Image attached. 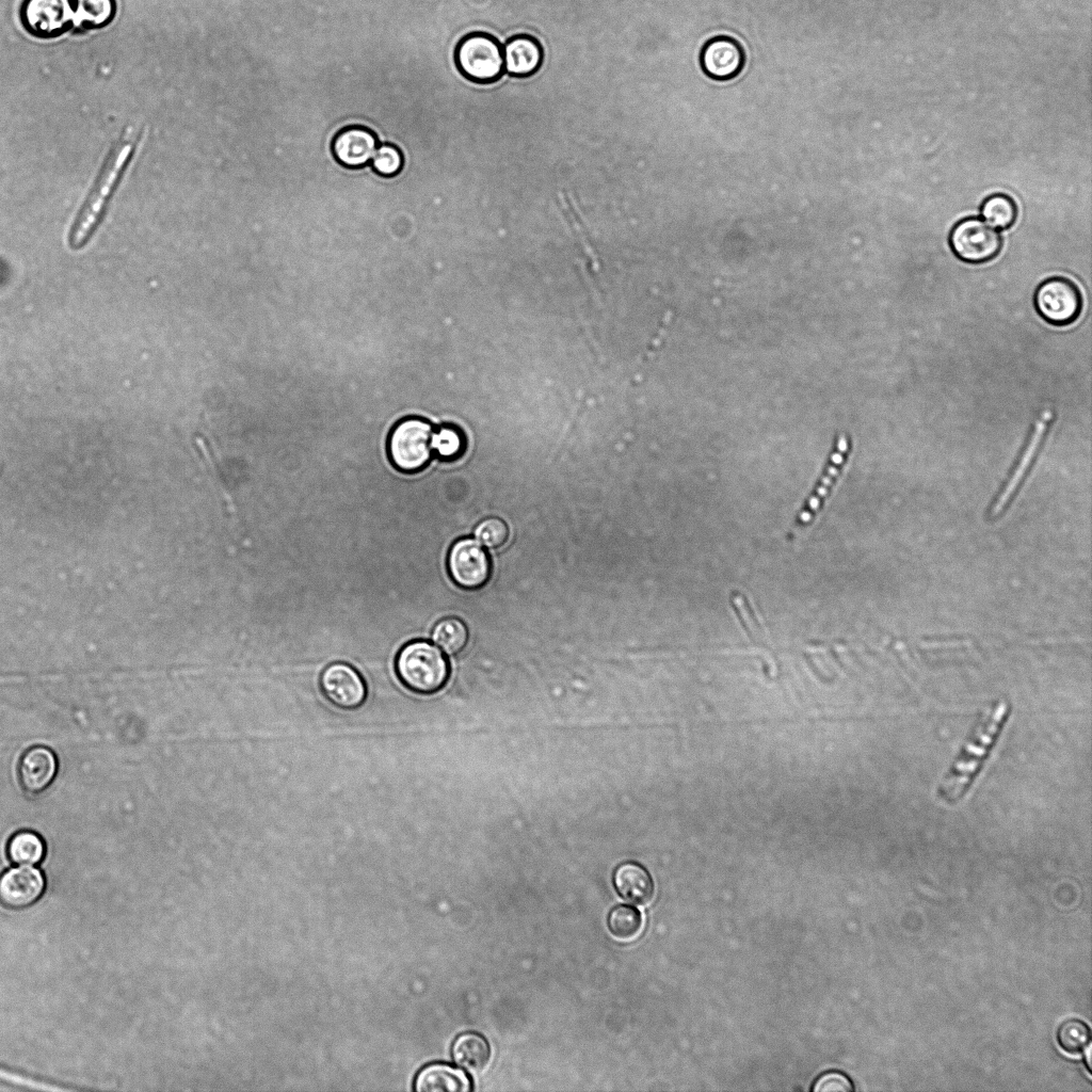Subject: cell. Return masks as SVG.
Here are the masks:
<instances>
[{"label": "cell", "mask_w": 1092, "mask_h": 1092, "mask_svg": "<svg viewBox=\"0 0 1092 1092\" xmlns=\"http://www.w3.org/2000/svg\"><path fill=\"white\" fill-rule=\"evenodd\" d=\"M134 146L135 133L133 128L127 127L109 151L70 226L67 242L71 250L83 247L97 228L122 174L130 161Z\"/></svg>", "instance_id": "1"}, {"label": "cell", "mask_w": 1092, "mask_h": 1092, "mask_svg": "<svg viewBox=\"0 0 1092 1092\" xmlns=\"http://www.w3.org/2000/svg\"><path fill=\"white\" fill-rule=\"evenodd\" d=\"M1008 711L1007 702L1000 701L978 725L958 759L941 782L937 790L941 800L946 803H954L965 793L994 742Z\"/></svg>", "instance_id": "2"}, {"label": "cell", "mask_w": 1092, "mask_h": 1092, "mask_svg": "<svg viewBox=\"0 0 1092 1092\" xmlns=\"http://www.w3.org/2000/svg\"><path fill=\"white\" fill-rule=\"evenodd\" d=\"M395 672L400 682L412 692L432 694L445 687L450 668L435 645L425 640H414L398 652Z\"/></svg>", "instance_id": "3"}, {"label": "cell", "mask_w": 1092, "mask_h": 1092, "mask_svg": "<svg viewBox=\"0 0 1092 1092\" xmlns=\"http://www.w3.org/2000/svg\"><path fill=\"white\" fill-rule=\"evenodd\" d=\"M435 429L420 417H406L398 421L387 438L390 463L406 473L423 469L433 455L432 439Z\"/></svg>", "instance_id": "4"}, {"label": "cell", "mask_w": 1092, "mask_h": 1092, "mask_svg": "<svg viewBox=\"0 0 1092 1092\" xmlns=\"http://www.w3.org/2000/svg\"><path fill=\"white\" fill-rule=\"evenodd\" d=\"M459 71L476 83L498 81L504 71L500 43L485 32H471L463 36L454 49Z\"/></svg>", "instance_id": "5"}, {"label": "cell", "mask_w": 1092, "mask_h": 1092, "mask_svg": "<svg viewBox=\"0 0 1092 1092\" xmlns=\"http://www.w3.org/2000/svg\"><path fill=\"white\" fill-rule=\"evenodd\" d=\"M953 254L966 263L979 264L994 259L1002 247L1000 234L976 216L959 221L949 235Z\"/></svg>", "instance_id": "6"}, {"label": "cell", "mask_w": 1092, "mask_h": 1092, "mask_svg": "<svg viewBox=\"0 0 1092 1092\" xmlns=\"http://www.w3.org/2000/svg\"><path fill=\"white\" fill-rule=\"evenodd\" d=\"M23 30L37 39L61 37L74 27V0H22L18 11Z\"/></svg>", "instance_id": "7"}, {"label": "cell", "mask_w": 1092, "mask_h": 1092, "mask_svg": "<svg viewBox=\"0 0 1092 1092\" xmlns=\"http://www.w3.org/2000/svg\"><path fill=\"white\" fill-rule=\"evenodd\" d=\"M1033 304L1037 312L1047 323L1065 326L1079 317L1082 296L1072 280L1062 276H1054L1038 286Z\"/></svg>", "instance_id": "8"}, {"label": "cell", "mask_w": 1092, "mask_h": 1092, "mask_svg": "<svg viewBox=\"0 0 1092 1092\" xmlns=\"http://www.w3.org/2000/svg\"><path fill=\"white\" fill-rule=\"evenodd\" d=\"M447 567L454 583L467 590L483 587L491 575L487 552L471 537H463L452 544L447 557Z\"/></svg>", "instance_id": "9"}, {"label": "cell", "mask_w": 1092, "mask_h": 1092, "mask_svg": "<svg viewBox=\"0 0 1092 1092\" xmlns=\"http://www.w3.org/2000/svg\"><path fill=\"white\" fill-rule=\"evenodd\" d=\"M320 690L324 697L342 710L359 708L367 698V685L362 674L347 662H333L321 673Z\"/></svg>", "instance_id": "10"}, {"label": "cell", "mask_w": 1092, "mask_h": 1092, "mask_svg": "<svg viewBox=\"0 0 1092 1092\" xmlns=\"http://www.w3.org/2000/svg\"><path fill=\"white\" fill-rule=\"evenodd\" d=\"M745 62L741 45L728 36H716L705 43L700 54V64L712 80L726 81L737 77Z\"/></svg>", "instance_id": "11"}, {"label": "cell", "mask_w": 1092, "mask_h": 1092, "mask_svg": "<svg viewBox=\"0 0 1092 1092\" xmlns=\"http://www.w3.org/2000/svg\"><path fill=\"white\" fill-rule=\"evenodd\" d=\"M45 886L43 873L29 865L12 868L0 877V904L19 910L34 903Z\"/></svg>", "instance_id": "12"}, {"label": "cell", "mask_w": 1092, "mask_h": 1092, "mask_svg": "<svg viewBox=\"0 0 1092 1092\" xmlns=\"http://www.w3.org/2000/svg\"><path fill=\"white\" fill-rule=\"evenodd\" d=\"M379 141L373 131L362 126H350L341 129L334 136L332 152L343 166L359 168L373 157Z\"/></svg>", "instance_id": "13"}, {"label": "cell", "mask_w": 1092, "mask_h": 1092, "mask_svg": "<svg viewBox=\"0 0 1092 1092\" xmlns=\"http://www.w3.org/2000/svg\"><path fill=\"white\" fill-rule=\"evenodd\" d=\"M57 770L54 753L46 746L36 745L27 750L19 760V782L26 791L39 793L52 783Z\"/></svg>", "instance_id": "14"}, {"label": "cell", "mask_w": 1092, "mask_h": 1092, "mask_svg": "<svg viewBox=\"0 0 1092 1092\" xmlns=\"http://www.w3.org/2000/svg\"><path fill=\"white\" fill-rule=\"evenodd\" d=\"M504 69L512 77H529L536 73L543 62V49L536 38L518 34L507 41L502 47Z\"/></svg>", "instance_id": "15"}, {"label": "cell", "mask_w": 1092, "mask_h": 1092, "mask_svg": "<svg viewBox=\"0 0 1092 1092\" xmlns=\"http://www.w3.org/2000/svg\"><path fill=\"white\" fill-rule=\"evenodd\" d=\"M1053 417H1054L1053 412L1050 410L1046 408V410H1044L1042 412V414L1040 415V417L1035 421V423L1033 425V429L1031 430V434L1029 436L1027 445H1026V447H1025V449H1024V451H1023V453H1022V455H1021V457H1019V460H1018L1014 470L1012 471V473H1011L1009 480L1007 481L1005 487L1001 489L1000 494L997 496V498L995 499V501H994V503H993V505H992V508L990 510V516L991 517L997 516L1003 510V508L1008 503L1009 499L1013 495L1014 491L1018 486V484L1022 481L1025 472L1027 471L1029 465L1032 462V459H1033V456H1034V454L1037 452V449L1039 448V446H1040V444H1041V441H1042V439L1044 437V434H1045V431L1047 429V425L1050 422V420L1053 419Z\"/></svg>", "instance_id": "16"}, {"label": "cell", "mask_w": 1092, "mask_h": 1092, "mask_svg": "<svg viewBox=\"0 0 1092 1092\" xmlns=\"http://www.w3.org/2000/svg\"><path fill=\"white\" fill-rule=\"evenodd\" d=\"M612 880L619 896L631 904L644 905L654 897L653 879L638 863H622L614 870Z\"/></svg>", "instance_id": "17"}, {"label": "cell", "mask_w": 1092, "mask_h": 1092, "mask_svg": "<svg viewBox=\"0 0 1092 1092\" xmlns=\"http://www.w3.org/2000/svg\"><path fill=\"white\" fill-rule=\"evenodd\" d=\"M414 1088L418 1092H468L473 1087L471 1078L462 1069L436 1062L418 1073Z\"/></svg>", "instance_id": "18"}, {"label": "cell", "mask_w": 1092, "mask_h": 1092, "mask_svg": "<svg viewBox=\"0 0 1092 1092\" xmlns=\"http://www.w3.org/2000/svg\"><path fill=\"white\" fill-rule=\"evenodd\" d=\"M849 450V439L845 434H840L836 440L834 451L832 452L826 468L819 483L812 496L806 500L794 523V530L805 527L809 524L818 511L824 497L828 495L829 489L839 473L840 467L845 462L847 452Z\"/></svg>", "instance_id": "19"}, {"label": "cell", "mask_w": 1092, "mask_h": 1092, "mask_svg": "<svg viewBox=\"0 0 1092 1092\" xmlns=\"http://www.w3.org/2000/svg\"><path fill=\"white\" fill-rule=\"evenodd\" d=\"M453 1061L470 1073L485 1069L491 1059V1046L487 1040L476 1031L459 1034L451 1047Z\"/></svg>", "instance_id": "20"}, {"label": "cell", "mask_w": 1092, "mask_h": 1092, "mask_svg": "<svg viewBox=\"0 0 1092 1092\" xmlns=\"http://www.w3.org/2000/svg\"><path fill=\"white\" fill-rule=\"evenodd\" d=\"M74 27L79 30H99L109 26L117 13L116 0H74Z\"/></svg>", "instance_id": "21"}, {"label": "cell", "mask_w": 1092, "mask_h": 1092, "mask_svg": "<svg viewBox=\"0 0 1092 1092\" xmlns=\"http://www.w3.org/2000/svg\"><path fill=\"white\" fill-rule=\"evenodd\" d=\"M6 853L11 862L17 865H34L45 854V845L39 835L32 831L15 833L9 840Z\"/></svg>", "instance_id": "22"}, {"label": "cell", "mask_w": 1092, "mask_h": 1092, "mask_svg": "<svg viewBox=\"0 0 1092 1092\" xmlns=\"http://www.w3.org/2000/svg\"><path fill=\"white\" fill-rule=\"evenodd\" d=\"M432 640L446 654H459L465 648L468 642L467 626L457 617L443 619L434 626L432 630Z\"/></svg>", "instance_id": "23"}, {"label": "cell", "mask_w": 1092, "mask_h": 1092, "mask_svg": "<svg viewBox=\"0 0 1092 1092\" xmlns=\"http://www.w3.org/2000/svg\"><path fill=\"white\" fill-rule=\"evenodd\" d=\"M980 213L984 222L992 227L1008 229L1017 218V207L1010 196L997 193L990 195L983 200Z\"/></svg>", "instance_id": "24"}, {"label": "cell", "mask_w": 1092, "mask_h": 1092, "mask_svg": "<svg viewBox=\"0 0 1092 1092\" xmlns=\"http://www.w3.org/2000/svg\"><path fill=\"white\" fill-rule=\"evenodd\" d=\"M610 933L620 941H631L641 932L643 926L639 910L629 904H619L610 911L607 919Z\"/></svg>", "instance_id": "25"}, {"label": "cell", "mask_w": 1092, "mask_h": 1092, "mask_svg": "<svg viewBox=\"0 0 1092 1092\" xmlns=\"http://www.w3.org/2000/svg\"><path fill=\"white\" fill-rule=\"evenodd\" d=\"M433 452L445 461L460 457L466 448L463 431L453 424H443L434 431L432 439Z\"/></svg>", "instance_id": "26"}, {"label": "cell", "mask_w": 1092, "mask_h": 1092, "mask_svg": "<svg viewBox=\"0 0 1092 1092\" xmlns=\"http://www.w3.org/2000/svg\"><path fill=\"white\" fill-rule=\"evenodd\" d=\"M1056 1038L1060 1048L1067 1054H1079L1090 1044L1091 1031L1081 1019L1069 1018L1057 1028Z\"/></svg>", "instance_id": "27"}, {"label": "cell", "mask_w": 1092, "mask_h": 1092, "mask_svg": "<svg viewBox=\"0 0 1092 1092\" xmlns=\"http://www.w3.org/2000/svg\"><path fill=\"white\" fill-rule=\"evenodd\" d=\"M475 539L484 547L497 548L509 537L505 523L498 517H487L480 521L473 531Z\"/></svg>", "instance_id": "28"}, {"label": "cell", "mask_w": 1092, "mask_h": 1092, "mask_svg": "<svg viewBox=\"0 0 1092 1092\" xmlns=\"http://www.w3.org/2000/svg\"><path fill=\"white\" fill-rule=\"evenodd\" d=\"M371 165L379 175L392 177L402 170L403 156L395 145L383 144L376 148L371 159Z\"/></svg>", "instance_id": "29"}, {"label": "cell", "mask_w": 1092, "mask_h": 1092, "mask_svg": "<svg viewBox=\"0 0 1092 1092\" xmlns=\"http://www.w3.org/2000/svg\"><path fill=\"white\" fill-rule=\"evenodd\" d=\"M815 1092H850L854 1090L851 1079L841 1072L831 1071L821 1075L813 1087Z\"/></svg>", "instance_id": "30"}, {"label": "cell", "mask_w": 1092, "mask_h": 1092, "mask_svg": "<svg viewBox=\"0 0 1092 1092\" xmlns=\"http://www.w3.org/2000/svg\"><path fill=\"white\" fill-rule=\"evenodd\" d=\"M1085 1050H1086V1055H1085V1057H1083V1058H1085V1059H1083V1062H1085V1064H1086V1067H1087V1071H1088V1073H1089V1074H1091V1044H1089V1045H1088V1046H1087V1047L1085 1048Z\"/></svg>", "instance_id": "31"}]
</instances>
